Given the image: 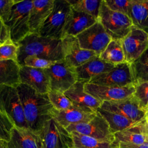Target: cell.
Returning <instances> with one entry per match:
<instances>
[{
    "label": "cell",
    "instance_id": "cell-19",
    "mask_svg": "<svg viewBox=\"0 0 148 148\" xmlns=\"http://www.w3.org/2000/svg\"><path fill=\"white\" fill-rule=\"evenodd\" d=\"M50 114L52 119L66 128L72 124L87 123L90 121L94 117L96 113H86L73 106L64 110H56L53 108Z\"/></svg>",
    "mask_w": 148,
    "mask_h": 148
},
{
    "label": "cell",
    "instance_id": "cell-32",
    "mask_svg": "<svg viewBox=\"0 0 148 148\" xmlns=\"http://www.w3.org/2000/svg\"><path fill=\"white\" fill-rule=\"evenodd\" d=\"M133 96L137 101L139 108L146 113L148 110V82L135 85Z\"/></svg>",
    "mask_w": 148,
    "mask_h": 148
},
{
    "label": "cell",
    "instance_id": "cell-20",
    "mask_svg": "<svg viewBox=\"0 0 148 148\" xmlns=\"http://www.w3.org/2000/svg\"><path fill=\"white\" fill-rule=\"evenodd\" d=\"M54 0H34L29 12V27L31 34H38V32L51 13Z\"/></svg>",
    "mask_w": 148,
    "mask_h": 148
},
{
    "label": "cell",
    "instance_id": "cell-9",
    "mask_svg": "<svg viewBox=\"0 0 148 148\" xmlns=\"http://www.w3.org/2000/svg\"><path fill=\"white\" fill-rule=\"evenodd\" d=\"M76 37L81 49L92 51L98 56L112 39L98 20Z\"/></svg>",
    "mask_w": 148,
    "mask_h": 148
},
{
    "label": "cell",
    "instance_id": "cell-4",
    "mask_svg": "<svg viewBox=\"0 0 148 148\" xmlns=\"http://www.w3.org/2000/svg\"><path fill=\"white\" fill-rule=\"evenodd\" d=\"M98 21L112 39H122L133 26L131 18L127 15L112 10L104 0L102 1Z\"/></svg>",
    "mask_w": 148,
    "mask_h": 148
},
{
    "label": "cell",
    "instance_id": "cell-2",
    "mask_svg": "<svg viewBox=\"0 0 148 148\" xmlns=\"http://www.w3.org/2000/svg\"><path fill=\"white\" fill-rule=\"evenodd\" d=\"M17 45V62L20 66H23L24 59L29 56L54 62L63 60L61 39L46 38L37 34H29Z\"/></svg>",
    "mask_w": 148,
    "mask_h": 148
},
{
    "label": "cell",
    "instance_id": "cell-39",
    "mask_svg": "<svg viewBox=\"0 0 148 148\" xmlns=\"http://www.w3.org/2000/svg\"><path fill=\"white\" fill-rule=\"evenodd\" d=\"M117 148H148V144L135 145L128 143L119 142Z\"/></svg>",
    "mask_w": 148,
    "mask_h": 148
},
{
    "label": "cell",
    "instance_id": "cell-41",
    "mask_svg": "<svg viewBox=\"0 0 148 148\" xmlns=\"http://www.w3.org/2000/svg\"><path fill=\"white\" fill-rule=\"evenodd\" d=\"M145 119L148 120V110H147V111L146 112V117H145Z\"/></svg>",
    "mask_w": 148,
    "mask_h": 148
},
{
    "label": "cell",
    "instance_id": "cell-24",
    "mask_svg": "<svg viewBox=\"0 0 148 148\" xmlns=\"http://www.w3.org/2000/svg\"><path fill=\"white\" fill-rule=\"evenodd\" d=\"M130 18L133 26L148 34V0H131Z\"/></svg>",
    "mask_w": 148,
    "mask_h": 148
},
{
    "label": "cell",
    "instance_id": "cell-21",
    "mask_svg": "<svg viewBox=\"0 0 148 148\" xmlns=\"http://www.w3.org/2000/svg\"><path fill=\"white\" fill-rule=\"evenodd\" d=\"M114 67V65L103 61L97 56L84 64L73 69L77 81L88 83L92 78L108 72Z\"/></svg>",
    "mask_w": 148,
    "mask_h": 148
},
{
    "label": "cell",
    "instance_id": "cell-16",
    "mask_svg": "<svg viewBox=\"0 0 148 148\" xmlns=\"http://www.w3.org/2000/svg\"><path fill=\"white\" fill-rule=\"evenodd\" d=\"M99 108L119 114L135 122H140L146 117V112L139 108L137 101L133 95L124 100L103 102Z\"/></svg>",
    "mask_w": 148,
    "mask_h": 148
},
{
    "label": "cell",
    "instance_id": "cell-8",
    "mask_svg": "<svg viewBox=\"0 0 148 148\" xmlns=\"http://www.w3.org/2000/svg\"><path fill=\"white\" fill-rule=\"evenodd\" d=\"M88 83L116 87L135 86L131 64L127 62L115 65L110 71L95 76Z\"/></svg>",
    "mask_w": 148,
    "mask_h": 148
},
{
    "label": "cell",
    "instance_id": "cell-23",
    "mask_svg": "<svg viewBox=\"0 0 148 148\" xmlns=\"http://www.w3.org/2000/svg\"><path fill=\"white\" fill-rule=\"evenodd\" d=\"M119 142L135 145L148 144V122L146 119L135 126L114 134Z\"/></svg>",
    "mask_w": 148,
    "mask_h": 148
},
{
    "label": "cell",
    "instance_id": "cell-13",
    "mask_svg": "<svg viewBox=\"0 0 148 148\" xmlns=\"http://www.w3.org/2000/svg\"><path fill=\"white\" fill-rule=\"evenodd\" d=\"M61 40L63 61L70 68L78 67L98 56L92 51L81 49L75 36H66Z\"/></svg>",
    "mask_w": 148,
    "mask_h": 148
},
{
    "label": "cell",
    "instance_id": "cell-30",
    "mask_svg": "<svg viewBox=\"0 0 148 148\" xmlns=\"http://www.w3.org/2000/svg\"><path fill=\"white\" fill-rule=\"evenodd\" d=\"M76 11L86 13L98 20L102 0H67Z\"/></svg>",
    "mask_w": 148,
    "mask_h": 148
},
{
    "label": "cell",
    "instance_id": "cell-14",
    "mask_svg": "<svg viewBox=\"0 0 148 148\" xmlns=\"http://www.w3.org/2000/svg\"><path fill=\"white\" fill-rule=\"evenodd\" d=\"M84 90L101 102H114L132 97L135 91V86L116 87L85 83Z\"/></svg>",
    "mask_w": 148,
    "mask_h": 148
},
{
    "label": "cell",
    "instance_id": "cell-38",
    "mask_svg": "<svg viewBox=\"0 0 148 148\" xmlns=\"http://www.w3.org/2000/svg\"><path fill=\"white\" fill-rule=\"evenodd\" d=\"M16 2V0H0V17L5 16Z\"/></svg>",
    "mask_w": 148,
    "mask_h": 148
},
{
    "label": "cell",
    "instance_id": "cell-1",
    "mask_svg": "<svg viewBox=\"0 0 148 148\" xmlns=\"http://www.w3.org/2000/svg\"><path fill=\"white\" fill-rule=\"evenodd\" d=\"M28 129L38 134L44 124L51 117L53 108L47 94L37 92L27 85L20 83L16 87Z\"/></svg>",
    "mask_w": 148,
    "mask_h": 148
},
{
    "label": "cell",
    "instance_id": "cell-18",
    "mask_svg": "<svg viewBox=\"0 0 148 148\" xmlns=\"http://www.w3.org/2000/svg\"><path fill=\"white\" fill-rule=\"evenodd\" d=\"M97 21L98 20L92 16L76 11L71 8L64 28L62 39L66 36L76 37Z\"/></svg>",
    "mask_w": 148,
    "mask_h": 148
},
{
    "label": "cell",
    "instance_id": "cell-26",
    "mask_svg": "<svg viewBox=\"0 0 148 148\" xmlns=\"http://www.w3.org/2000/svg\"><path fill=\"white\" fill-rule=\"evenodd\" d=\"M20 68L16 61H0V86L17 87L20 84Z\"/></svg>",
    "mask_w": 148,
    "mask_h": 148
},
{
    "label": "cell",
    "instance_id": "cell-31",
    "mask_svg": "<svg viewBox=\"0 0 148 148\" xmlns=\"http://www.w3.org/2000/svg\"><path fill=\"white\" fill-rule=\"evenodd\" d=\"M47 95L53 108L56 110H64L73 107L71 101L63 92L50 90Z\"/></svg>",
    "mask_w": 148,
    "mask_h": 148
},
{
    "label": "cell",
    "instance_id": "cell-15",
    "mask_svg": "<svg viewBox=\"0 0 148 148\" xmlns=\"http://www.w3.org/2000/svg\"><path fill=\"white\" fill-rule=\"evenodd\" d=\"M85 83L86 82L77 81L64 94L71 101L73 107L86 113H95L102 102L84 91Z\"/></svg>",
    "mask_w": 148,
    "mask_h": 148
},
{
    "label": "cell",
    "instance_id": "cell-25",
    "mask_svg": "<svg viewBox=\"0 0 148 148\" xmlns=\"http://www.w3.org/2000/svg\"><path fill=\"white\" fill-rule=\"evenodd\" d=\"M97 112L106 120L109 125L110 131L113 134L129 129L140 123L132 121L122 115L101 108H98Z\"/></svg>",
    "mask_w": 148,
    "mask_h": 148
},
{
    "label": "cell",
    "instance_id": "cell-28",
    "mask_svg": "<svg viewBox=\"0 0 148 148\" xmlns=\"http://www.w3.org/2000/svg\"><path fill=\"white\" fill-rule=\"evenodd\" d=\"M98 57L103 61L114 66L125 62L121 40L112 39Z\"/></svg>",
    "mask_w": 148,
    "mask_h": 148
},
{
    "label": "cell",
    "instance_id": "cell-17",
    "mask_svg": "<svg viewBox=\"0 0 148 148\" xmlns=\"http://www.w3.org/2000/svg\"><path fill=\"white\" fill-rule=\"evenodd\" d=\"M20 83L28 86L37 92L47 94L51 90L45 69L22 66L19 71Z\"/></svg>",
    "mask_w": 148,
    "mask_h": 148
},
{
    "label": "cell",
    "instance_id": "cell-42",
    "mask_svg": "<svg viewBox=\"0 0 148 148\" xmlns=\"http://www.w3.org/2000/svg\"><path fill=\"white\" fill-rule=\"evenodd\" d=\"M147 120V122H148V120Z\"/></svg>",
    "mask_w": 148,
    "mask_h": 148
},
{
    "label": "cell",
    "instance_id": "cell-37",
    "mask_svg": "<svg viewBox=\"0 0 148 148\" xmlns=\"http://www.w3.org/2000/svg\"><path fill=\"white\" fill-rule=\"evenodd\" d=\"M10 40V32L8 27L0 17V45Z\"/></svg>",
    "mask_w": 148,
    "mask_h": 148
},
{
    "label": "cell",
    "instance_id": "cell-5",
    "mask_svg": "<svg viewBox=\"0 0 148 148\" xmlns=\"http://www.w3.org/2000/svg\"><path fill=\"white\" fill-rule=\"evenodd\" d=\"M71 10V6L67 0H54L53 10L41 26L38 34L46 38L61 39Z\"/></svg>",
    "mask_w": 148,
    "mask_h": 148
},
{
    "label": "cell",
    "instance_id": "cell-12",
    "mask_svg": "<svg viewBox=\"0 0 148 148\" xmlns=\"http://www.w3.org/2000/svg\"><path fill=\"white\" fill-rule=\"evenodd\" d=\"M45 71L49 79L50 90L53 91L64 93L77 81L73 69L63 60L56 62Z\"/></svg>",
    "mask_w": 148,
    "mask_h": 148
},
{
    "label": "cell",
    "instance_id": "cell-11",
    "mask_svg": "<svg viewBox=\"0 0 148 148\" xmlns=\"http://www.w3.org/2000/svg\"><path fill=\"white\" fill-rule=\"evenodd\" d=\"M121 42L125 62L131 64L148 49V34L132 26Z\"/></svg>",
    "mask_w": 148,
    "mask_h": 148
},
{
    "label": "cell",
    "instance_id": "cell-35",
    "mask_svg": "<svg viewBox=\"0 0 148 148\" xmlns=\"http://www.w3.org/2000/svg\"><path fill=\"white\" fill-rule=\"evenodd\" d=\"M112 10L124 14L130 17L131 0H104Z\"/></svg>",
    "mask_w": 148,
    "mask_h": 148
},
{
    "label": "cell",
    "instance_id": "cell-3",
    "mask_svg": "<svg viewBox=\"0 0 148 148\" xmlns=\"http://www.w3.org/2000/svg\"><path fill=\"white\" fill-rule=\"evenodd\" d=\"M32 1H16L10 10L2 17L10 32V40L17 44L30 33L29 12Z\"/></svg>",
    "mask_w": 148,
    "mask_h": 148
},
{
    "label": "cell",
    "instance_id": "cell-22",
    "mask_svg": "<svg viewBox=\"0 0 148 148\" xmlns=\"http://www.w3.org/2000/svg\"><path fill=\"white\" fill-rule=\"evenodd\" d=\"M8 148H42L41 142L38 134L28 128L14 127L11 131Z\"/></svg>",
    "mask_w": 148,
    "mask_h": 148
},
{
    "label": "cell",
    "instance_id": "cell-34",
    "mask_svg": "<svg viewBox=\"0 0 148 148\" xmlns=\"http://www.w3.org/2000/svg\"><path fill=\"white\" fill-rule=\"evenodd\" d=\"M14 127L10 119L0 111V140L8 142L10 138L11 131Z\"/></svg>",
    "mask_w": 148,
    "mask_h": 148
},
{
    "label": "cell",
    "instance_id": "cell-27",
    "mask_svg": "<svg viewBox=\"0 0 148 148\" xmlns=\"http://www.w3.org/2000/svg\"><path fill=\"white\" fill-rule=\"evenodd\" d=\"M70 133L72 135L74 148H117L119 146V142L116 140L110 142L99 140L76 132Z\"/></svg>",
    "mask_w": 148,
    "mask_h": 148
},
{
    "label": "cell",
    "instance_id": "cell-40",
    "mask_svg": "<svg viewBox=\"0 0 148 148\" xmlns=\"http://www.w3.org/2000/svg\"><path fill=\"white\" fill-rule=\"evenodd\" d=\"M7 143L8 142L5 140H0V148H8Z\"/></svg>",
    "mask_w": 148,
    "mask_h": 148
},
{
    "label": "cell",
    "instance_id": "cell-36",
    "mask_svg": "<svg viewBox=\"0 0 148 148\" xmlns=\"http://www.w3.org/2000/svg\"><path fill=\"white\" fill-rule=\"evenodd\" d=\"M56 62L41 58L36 56H29L26 57L23 62V66H27L29 67L46 69L54 64Z\"/></svg>",
    "mask_w": 148,
    "mask_h": 148
},
{
    "label": "cell",
    "instance_id": "cell-7",
    "mask_svg": "<svg viewBox=\"0 0 148 148\" xmlns=\"http://www.w3.org/2000/svg\"><path fill=\"white\" fill-rule=\"evenodd\" d=\"M42 148H74L72 135L51 118L38 133Z\"/></svg>",
    "mask_w": 148,
    "mask_h": 148
},
{
    "label": "cell",
    "instance_id": "cell-6",
    "mask_svg": "<svg viewBox=\"0 0 148 148\" xmlns=\"http://www.w3.org/2000/svg\"><path fill=\"white\" fill-rule=\"evenodd\" d=\"M0 111L10 119L14 127L28 128L16 87L0 86Z\"/></svg>",
    "mask_w": 148,
    "mask_h": 148
},
{
    "label": "cell",
    "instance_id": "cell-29",
    "mask_svg": "<svg viewBox=\"0 0 148 148\" xmlns=\"http://www.w3.org/2000/svg\"><path fill=\"white\" fill-rule=\"evenodd\" d=\"M135 85L148 82V49L131 64Z\"/></svg>",
    "mask_w": 148,
    "mask_h": 148
},
{
    "label": "cell",
    "instance_id": "cell-33",
    "mask_svg": "<svg viewBox=\"0 0 148 148\" xmlns=\"http://www.w3.org/2000/svg\"><path fill=\"white\" fill-rule=\"evenodd\" d=\"M18 46L9 40L0 45V61L14 60L17 61Z\"/></svg>",
    "mask_w": 148,
    "mask_h": 148
},
{
    "label": "cell",
    "instance_id": "cell-10",
    "mask_svg": "<svg viewBox=\"0 0 148 148\" xmlns=\"http://www.w3.org/2000/svg\"><path fill=\"white\" fill-rule=\"evenodd\" d=\"M65 129L69 133L76 132L99 140L110 142L115 141L114 134L110 131L108 124L98 112L90 121L87 123L72 124Z\"/></svg>",
    "mask_w": 148,
    "mask_h": 148
}]
</instances>
